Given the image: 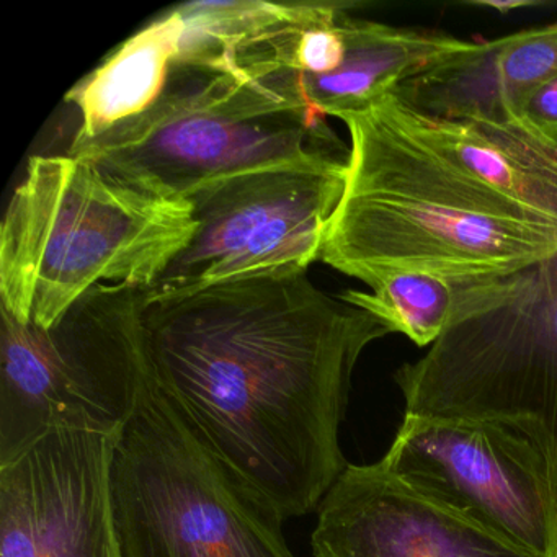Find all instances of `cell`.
<instances>
[{
	"label": "cell",
	"instance_id": "cell-1",
	"mask_svg": "<svg viewBox=\"0 0 557 557\" xmlns=\"http://www.w3.org/2000/svg\"><path fill=\"white\" fill-rule=\"evenodd\" d=\"M143 322L159 386L214 458L283 521L318 510L350 465L355 368L389 329L308 270L146 299Z\"/></svg>",
	"mask_w": 557,
	"mask_h": 557
},
{
	"label": "cell",
	"instance_id": "cell-2",
	"mask_svg": "<svg viewBox=\"0 0 557 557\" xmlns=\"http://www.w3.org/2000/svg\"><path fill=\"white\" fill-rule=\"evenodd\" d=\"M338 120L350 152L319 257L325 265L371 288L403 272L502 278L557 252V223L423 145L391 94Z\"/></svg>",
	"mask_w": 557,
	"mask_h": 557
},
{
	"label": "cell",
	"instance_id": "cell-3",
	"mask_svg": "<svg viewBox=\"0 0 557 557\" xmlns=\"http://www.w3.org/2000/svg\"><path fill=\"white\" fill-rule=\"evenodd\" d=\"M197 227L191 201L76 156H35L0 230V309L51 329L96 286L151 288Z\"/></svg>",
	"mask_w": 557,
	"mask_h": 557
},
{
	"label": "cell",
	"instance_id": "cell-4",
	"mask_svg": "<svg viewBox=\"0 0 557 557\" xmlns=\"http://www.w3.org/2000/svg\"><path fill=\"white\" fill-rule=\"evenodd\" d=\"M325 119L302 99L296 73L172 64L154 106L96 138L74 136L67 154L139 190L190 201L250 172L348 161L350 148Z\"/></svg>",
	"mask_w": 557,
	"mask_h": 557
},
{
	"label": "cell",
	"instance_id": "cell-5",
	"mask_svg": "<svg viewBox=\"0 0 557 557\" xmlns=\"http://www.w3.org/2000/svg\"><path fill=\"white\" fill-rule=\"evenodd\" d=\"M112 492L125 557H295L282 517L191 432L151 361L116 442Z\"/></svg>",
	"mask_w": 557,
	"mask_h": 557
},
{
	"label": "cell",
	"instance_id": "cell-6",
	"mask_svg": "<svg viewBox=\"0 0 557 557\" xmlns=\"http://www.w3.org/2000/svg\"><path fill=\"white\" fill-rule=\"evenodd\" d=\"M394 380L410 416L523 423L557 446V252L459 282L451 324Z\"/></svg>",
	"mask_w": 557,
	"mask_h": 557
},
{
	"label": "cell",
	"instance_id": "cell-7",
	"mask_svg": "<svg viewBox=\"0 0 557 557\" xmlns=\"http://www.w3.org/2000/svg\"><path fill=\"white\" fill-rule=\"evenodd\" d=\"M146 292L99 285L54 327L0 309V465L57 426L122 430L148 368Z\"/></svg>",
	"mask_w": 557,
	"mask_h": 557
},
{
	"label": "cell",
	"instance_id": "cell-8",
	"mask_svg": "<svg viewBox=\"0 0 557 557\" xmlns=\"http://www.w3.org/2000/svg\"><path fill=\"white\" fill-rule=\"evenodd\" d=\"M393 471L533 557H557V446L523 423L404 416Z\"/></svg>",
	"mask_w": 557,
	"mask_h": 557
},
{
	"label": "cell",
	"instance_id": "cell-9",
	"mask_svg": "<svg viewBox=\"0 0 557 557\" xmlns=\"http://www.w3.org/2000/svg\"><path fill=\"white\" fill-rule=\"evenodd\" d=\"M347 161L250 172L191 198L198 227L187 249L145 289L148 301L221 283L308 270L341 203Z\"/></svg>",
	"mask_w": 557,
	"mask_h": 557
},
{
	"label": "cell",
	"instance_id": "cell-10",
	"mask_svg": "<svg viewBox=\"0 0 557 557\" xmlns=\"http://www.w3.org/2000/svg\"><path fill=\"white\" fill-rule=\"evenodd\" d=\"M120 432L57 426L0 465V557H125L112 492Z\"/></svg>",
	"mask_w": 557,
	"mask_h": 557
},
{
	"label": "cell",
	"instance_id": "cell-11",
	"mask_svg": "<svg viewBox=\"0 0 557 557\" xmlns=\"http://www.w3.org/2000/svg\"><path fill=\"white\" fill-rule=\"evenodd\" d=\"M311 534L314 557H533L387 466L348 465Z\"/></svg>",
	"mask_w": 557,
	"mask_h": 557
},
{
	"label": "cell",
	"instance_id": "cell-12",
	"mask_svg": "<svg viewBox=\"0 0 557 557\" xmlns=\"http://www.w3.org/2000/svg\"><path fill=\"white\" fill-rule=\"evenodd\" d=\"M355 2L200 0L175 8L182 34L174 64L252 76L295 73L296 47L308 28L337 17Z\"/></svg>",
	"mask_w": 557,
	"mask_h": 557
},
{
	"label": "cell",
	"instance_id": "cell-13",
	"mask_svg": "<svg viewBox=\"0 0 557 557\" xmlns=\"http://www.w3.org/2000/svg\"><path fill=\"white\" fill-rule=\"evenodd\" d=\"M341 27L345 40L341 66L325 76L296 74L305 102L335 119L370 109L407 81L455 60L475 45L443 32L364 21L350 12L342 17Z\"/></svg>",
	"mask_w": 557,
	"mask_h": 557
},
{
	"label": "cell",
	"instance_id": "cell-14",
	"mask_svg": "<svg viewBox=\"0 0 557 557\" xmlns=\"http://www.w3.org/2000/svg\"><path fill=\"white\" fill-rule=\"evenodd\" d=\"M391 99L400 123L423 145L557 223V146L513 123L432 119L394 94Z\"/></svg>",
	"mask_w": 557,
	"mask_h": 557
},
{
	"label": "cell",
	"instance_id": "cell-15",
	"mask_svg": "<svg viewBox=\"0 0 557 557\" xmlns=\"http://www.w3.org/2000/svg\"><path fill=\"white\" fill-rule=\"evenodd\" d=\"M181 34V15L174 8L120 45L81 81L66 99L79 112L76 136L96 138L154 106L168 86Z\"/></svg>",
	"mask_w": 557,
	"mask_h": 557
},
{
	"label": "cell",
	"instance_id": "cell-16",
	"mask_svg": "<svg viewBox=\"0 0 557 557\" xmlns=\"http://www.w3.org/2000/svg\"><path fill=\"white\" fill-rule=\"evenodd\" d=\"M342 298L383 322L391 334L406 335L417 347H432L451 324L459 282L432 273L384 276L370 293L348 289Z\"/></svg>",
	"mask_w": 557,
	"mask_h": 557
},
{
	"label": "cell",
	"instance_id": "cell-17",
	"mask_svg": "<svg viewBox=\"0 0 557 557\" xmlns=\"http://www.w3.org/2000/svg\"><path fill=\"white\" fill-rule=\"evenodd\" d=\"M482 60L511 122L521 97L557 77V22L484 41Z\"/></svg>",
	"mask_w": 557,
	"mask_h": 557
},
{
	"label": "cell",
	"instance_id": "cell-18",
	"mask_svg": "<svg viewBox=\"0 0 557 557\" xmlns=\"http://www.w3.org/2000/svg\"><path fill=\"white\" fill-rule=\"evenodd\" d=\"M354 11V9H350ZM331 21L308 28L296 47L293 70L301 76H325L334 73L345 57V40L341 21L347 12Z\"/></svg>",
	"mask_w": 557,
	"mask_h": 557
},
{
	"label": "cell",
	"instance_id": "cell-19",
	"mask_svg": "<svg viewBox=\"0 0 557 557\" xmlns=\"http://www.w3.org/2000/svg\"><path fill=\"white\" fill-rule=\"evenodd\" d=\"M511 123L557 146V77L521 97L511 110Z\"/></svg>",
	"mask_w": 557,
	"mask_h": 557
},
{
	"label": "cell",
	"instance_id": "cell-20",
	"mask_svg": "<svg viewBox=\"0 0 557 557\" xmlns=\"http://www.w3.org/2000/svg\"><path fill=\"white\" fill-rule=\"evenodd\" d=\"M465 4L469 8L491 9L497 14L508 15L511 12L521 11V9L543 8L546 2L544 0H468V2H462V5Z\"/></svg>",
	"mask_w": 557,
	"mask_h": 557
}]
</instances>
